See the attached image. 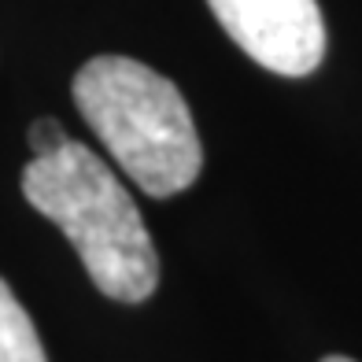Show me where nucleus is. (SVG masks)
<instances>
[{
	"mask_svg": "<svg viewBox=\"0 0 362 362\" xmlns=\"http://www.w3.org/2000/svg\"><path fill=\"white\" fill-rule=\"evenodd\" d=\"M30 207L56 222L86 274L119 303H144L159 285V255L134 196L107 163L81 141L34 156L23 170Z\"/></svg>",
	"mask_w": 362,
	"mask_h": 362,
	"instance_id": "obj_1",
	"label": "nucleus"
},
{
	"mask_svg": "<svg viewBox=\"0 0 362 362\" xmlns=\"http://www.w3.org/2000/svg\"><path fill=\"white\" fill-rule=\"evenodd\" d=\"M81 119L141 192L167 200L204 170V144L181 89L129 56H96L74 74Z\"/></svg>",
	"mask_w": 362,
	"mask_h": 362,
	"instance_id": "obj_2",
	"label": "nucleus"
},
{
	"mask_svg": "<svg viewBox=\"0 0 362 362\" xmlns=\"http://www.w3.org/2000/svg\"><path fill=\"white\" fill-rule=\"evenodd\" d=\"M207 8L259 67L281 78H307L325 59L318 0H207Z\"/></svg>",
	"mask_w": 362,
	"mask_h": 362,
	"instance_id": "obj_3",
	"label": "nucleus"
},
{
	"mask_svg": "<svg viewBox=\"0 0 362 362\" xmlns=\"http://www.w3.org/2000/svg\"><path fill=\"white\" fill-rule=\"evenodd\" d=\"M0 362H48L37 325L0 277Z\"/></svg>",
	"mask_w": 362,
	"mask_h": 362,
	"instance_id": "obj_4",
	"label": "nucleus"
},
{
	"mask_svg": "<svg viewBox=\"0 0 362 362\" xmlns=\"http://www.w3.org/2000/svg\"><path fill=\"white\" fill-rule=\"evenodd\" d=\"M67 141H71L67 129H63L56 119H37L34 126H30V152H34V156H52Z\"/></svg>",
	"mask_w": 362,
	"mask_h": 362,
	"instance_id": "obj_5",
	"label": "nucleus"
},
{
	"mask_svg": "<svg viewBox=\"0 0 362 362\" xmlns=\"http://www.w3.org/2000/svg\"><path fill=\"white\" fill-rule=\"evenodd\" d=\"M322 362H355V358H348V355H329V358H322Z\"/></svg>",
	"mask_w": 362,
	"mask_h": 362,
	"instance_id": "obj_6",
	"label": "nucleus"
}]
</instances>
